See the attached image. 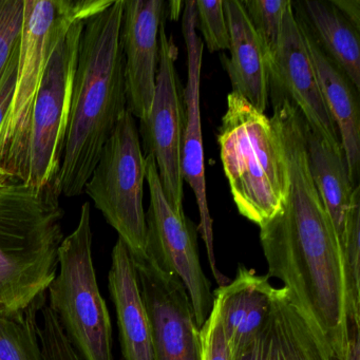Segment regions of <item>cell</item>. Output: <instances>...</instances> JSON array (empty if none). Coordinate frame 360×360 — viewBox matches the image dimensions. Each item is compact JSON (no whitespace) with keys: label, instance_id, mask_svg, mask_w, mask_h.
<instances>
[{"label":"cell","instance_id":"6da1fadb","mask_svg":"<svg viewBox=\"0 0 360 360\" xmlns=\"http://www.w3.org/2000/svg\"><path fill=\"white\" fill-rule=\"evenodd\" d=\"M271 102L288 193L275 216L260 226L266 276L283 282L321 333L334 360H343L349 320L342 248L309 172L304 119L288 98Z\"/></svg>","mask_w":360,"mask_h":360},{"label":"cell","instance_id":"7a4b0ae2","mask_svg":"<svg viewBox=\"0 0 360 360\" xmlns=\"http://www.w3.org/2000/svg\"><path fill=\"white\" fill-rule=\"evenodd\" d=\"M124 0L84 22L73 85L66 147L58 181L62 195L77 197L107 141L127 111L120 41Z\"/></svg>","mask_w":360,"mask_h":360},{"label":"cell","instance_id":"3957f363","mask_svg":"<svg viewBox=\"0 0 360 360\" xmlns=\"http://www.w3.org/2000/svg\"><path fill=\"white\" fill-rule=\"evenodd\" d=\"M58 179L44 187L0 172V305L28 309L46 296L64 240Z\"/></svg>","mask_w":360,"mask_h":360},{"label":"cell","instance_id":"277c9868","mask_svg":"<svg viewBox=\"0 0 360 360\" xmlns=\"http://www.w3.org/2000/svg\"><path fill=\"white\" fill-rule=\"evenodd\" d=\"M218 144L238 212L260 227L275 216L288 193L283 153L271 117L231 91Z\"/></svg>","mask_w":360,"mask_h":360},{"label":"cell","instance_id":"5b68a950","mask_svg":"<svg viewBox=\"0 0 360 360\" xmlns=\"http://www.w3.org/2000/svg\"><path fill=\"white\" fill-rule=\"evenodd\" d=\"M113 0H24L15 87L0 125V172L18 176L35 100L58 39L77 22L106 10Z\"/></svg>","mask_w":360,"mask_h":360},{"label":"cell","instance_id":"8992f818","mask_svg":"<svg viewBox=\"0 0 360 360\" xmlns=\"http://www.w3.org/2000/svg\"><path fill=\"white\" fill-rule=\"evenodd\" d=\"M92 246L91 208L86 202L77 227L60 244L48 307L82 359L113 360L112 323L98 288Z\"/></svg>","mask_w":360,"mask_h":360},{"label":"cell","instance_id":"52a82bcc","mask_svg":"<svg viewBox=\"0 0 360 360\" xmlns=\"http://www.w3.org/2000/svg\"><path fill=\"white\" fill-rule=\"evenodd\" d=\"M145 181L146 163L140 134L136 119L126 111L105 144L84 193L134 258L146 256Z\"/></svg>","mask_w":360,"mask_h":360},{"label":"cell","instance_id":"ba28073f","mask_svg":"<svg viewBox=\"0 0 360 360\" xmlns=\"http://www.w3.org/2000/svg\"><path fill=\"white\" fill-rule=\"evenodd\" d=\"M84 22H75L58 39L35 100L18 174V179L31 186H46L60 174Z\"/></svg>","mask_w":360,"mask_h":360},{"label":"cell","instance_id":"9c48e42d","mask_svg":"<svg viewBox=\"0 0 360 360\" xmlns=\"http://www.w3.org/2000/svg\"><path fill=\"white\" fill-rule=\"evenodd\" d=\"M145 163L150 191L146 212V256L180 278L201 328L212 311L214 294L200 261L198 227L186 214L176 212L166 199L153 155H146Z\"/></svg>","mask_w":360,"mask_h":360},{"label":"cell","instance_id":"30bf717a","mask_svg":"<svg viewBox=\"0 0 360 360\" xmlns=\"http://www.w3.org/2000/svg\"><path fill=\"white\" fill-rule=\"evenodd\" d=\"M176 56L178 49L162 24L155 98L148 117L140 121L139 134L145 157L153 155L157 164L166 199L176 212L185 214L182 176L185 106L176 73Z\"/></svg>","mask_w":360,"mask_h":360},{"label":"cell","instance_id":"8fae6325","mask_svg":"<svg viewBox=\"0 0 360 360\" xmlns=\"http://www.w3.org/2000/svg\"><path fill=\"white\" fill-rule=\"evenodd\" d=\"M131 258L150 326L153 360H202L201 332L180 278L147 256Z\"/></svg>","mask_w":360,"mask_h":360},{"label":"cell","instance_id":"7c38bea8","mask_svg":"<svg viewBox=\"0 0 360 360\" xmlns=\"http://www.w3.org/2000/svg\"><path fill=\"white\" fill-rule=\"evenodd\" d=\"M269 73L271 94L288 98L311 131L332 146L341 147L338 130L322 98L292 1L284 14L279 45L269 60Z\"/></svg>","mask_w":360,"mask_h":360},{"label":"cell","instance_id":"4fadbf2b","mask_svg":"<svg viewBox=\"0 0 360 360\" xmlns=\"http://www.w3.org/2000/svg\"><path fill=\"white\" fill-rule=\"evenodd\" d=\"M182 33L187 50V82L183 92L185 106V126L183 134L182 176L195 193L199 208L200 224L198 231L206 246L210 269L220 286L231 282L219 271L214 250L212 219L206 193L205 166H204L203 136L200 111V82H201L203 41L197 32L195 0L184 3Z\"/></svg>","mask_w":360,"mask_h":360},{"label":"cell","instance_id":"5bb4252c","mask_svg":"<svg viewBox=\"0 0 360 360\" xmlns=\"http://www.w3.org/2000/svg\"><path fill=\"white\" fill-rule=\"evenodd\" d=\"M166 6L164 0H124L120 41L127 111L140 121L148 117L155 98L160 27L167 15Z\"/></svg>","mask_w":360,"mask_h":360},{"label":"cell","instance_id":"9a60e30c","mask_svg":"<svg viewBox=\"0 0 360 360\" xmlns=\"http://www.w3.org/2000/svg\"><path fill=\"white\" fill-rule=\"evenodd\" d=\"M231 360H334L321 333L286 288L276 290L273 307L257 336Z\"/></svg>","mask_w":360,"mask_h":360},{"label":"cell","instance_id":"2e32d148","mask_svg":"<svg viewBox=\"0 0 360 360\" xmlns=\"http://www.w3.org/2000/svg\"><path fill=\"white\" fill-rule=\"evenodd\" d=\"M296 18L317 75L322 98L338 130L349 180L352 184L358 185L360 164L359 91L354 87L347 75L322 51L298 13Z\"/></svg>","mask_w":360,"mask_h":360},{"label":"cell","instance_id":"e0dca14e","mask_svg":"<svg viewBox=\"0 0 360 360\" xmlns=\"http://www.w3.org/2000/svg\"><path fill=\"white\" fill-rule=\"evenodd\" d=\"M225 18L229 32V53L222 56L233 92L243 96L260 112L269 103V62L241 0H225Z\"/></svg>","mask_w":360,"mask_h":360},{"label":"cell","instance_id":"ac0fdd59","mask_svg":"<svg viewBox=\"0 0 360 360\" xmlns=\"http://www.w3.org/2000/svg\"><path fill=\"white\" fill-rule=\"evenodd\" d=\"M277 288L266 275L240 264L237 276L212 294L218 301L225 338L231 354L243 349L266 321Z\"/></svg>","mask_w":360,"mask_h":360},{"label":"cell","instance_id":"d6986e66","mask_svg":"<svg viewBox=\"0 0 360 360\" xmlns=\"http://www.w3.org/2000/svg\"><path fill=\"white\" fill-rule=\"evenodd\" d=\"M108 288L117 314L123 360H153V340L129 250L117 239L111 254Z\"/></svg>","mask_w":360,"mask_h":360},{"label":"cell","instance_id":"ffe728a7","mask_svg":"<svg viewBox=\"0 0 360 360\" xmlns=\"http://www.w3.org/2000/svg\"><path fill=\"white\" fill-rule=\"evenodd\" d=\"M305 142L311 179L343 248L354 217L360 210L359 186L349 180L342 147L328 144L307 123Z\"/></svg>","mask_w":360,"mask_h":360},{"label":"cell","instance_id":"44dd1931","mask_svg":"<svg viewBox=\"0 0 360 360\" xmlns=\"http://www.w3.org/2000/svg\"><path fill=\"white\" fill-rule=\"evenodd\" d=\"M297 13L322 51L360 90L359 29L356 28L330 0H304Z\"/></svg>","mask_w":360,"mask_h":360},{"label":"cell","instance_id":"7402d4cb","mask_svg":"<svg viewBox=\"0 0 360 360\" xmlns=\"http://www.w3.org/2000/svg\"><path fill=\"white\" fill-rule=\"evenodd\" d=\"M46 296L22 311L0 305V360H44L37 313Z\"/></svg>","mask_w":360,"mask_h":360},{"label":"cell","instance_id":"603a6c76","mask_svg":"<svg viewBox=\"0 0 360 360\" xmlns=\"http://www.w3.org/2000/svg\"><path fill=\"white\" fill-rule=\"evenodd\" d=\"M241 3L262 43L269 62L279 45L284 14L290 0H241Z\"/></svg>","mask_w":360,"mask_h":360},{"label":"cell","instance_id":"cb8c5ba5","mask_svg":"<svg viewBox=\"0 0 360 360\" xmlns=\"http://www.w3.org/2000/svg\"><path fill=\"white\" fill-rule=\"evenodd\" d=\"M349 326H360V210L356 212L342 248Z\"/></svg>","mask_w":360,"mask_h":360},{"label":"cell","instance_id":"d4e9b609","mask_svg":"<svg viewBox=\"0 0 360 360\" xmlns=\"http://www.w3.org/2000/svg\"><path fill=\"white\" fill-rule=\"evenodd\" d=\"M197 30L203 35L210 52L229 51V32L223 0H195Z\"/></svg>","mask_w":360,"mask_h":360},{"label":"cell","instance_id":"484cf974","mask_svg":"<svg viewBox=\"0 0 360 360\" xmlns=\"http://www.w3.org/2000/svg\"><path fill=\"white\" fill-rule=\"evenodd\" d=\"M24 0H0V79L20 45Z\"/></svg>","mask_w":360,"mask_h":360},{"label":"cell","instance_id":"4316f807","mask_svg":"<svg viewBox=\"0 0 360 360\" xmlns=\"http://www.w3.org/2000/svg\"><path fill=\"white\" fill-rule=\"evenodd\" d=\"M41 313L39 335L44 360H83L73 349L48 304L44 305Z\"/></svg>","mask_w":360,"mask_h":360},{"label":"cell","instance_id":"83f0119b","mask_svg":"<svg viewBox=\"0 0 360 360\" xmlns=\"http://www.w3.org/2000/svg\"><path fill=\"white\" fill-rule=\"evenodd\" d=\"M202 360H231V352L225 338L218 301L214 298L212 311L200 328Z\"/></svg>","mask_w":360,"mask_h":360},{"label":"cell","instance_id":"f1b7e54d","mask_svg":"<svg viewBox=\"0 0 360 360\" xmlns=\"http://www.w3.org/2000/svg\"><path fill=\"white\" fill-rule=\"evenodd\" d=\"M18 47L16 48L15 51L12 54L11 60H10L9 64H8L7 69H6L3 77L0 79V125L3 123L6 115H7L12 96H13L16 73H18Z\"/></svg>","mask_w":360,"mask_h":360},{"label":"cell","instance_id":"f546056e","mask_svg":"<svg viewBox=\"0 0 360 360\" xmlns=\"http://www.w3.org/2000/svg\"><path fill=\"white\" fill-rule=\"evenodd\" d=\"M356 28L360 30V1L359 0H330Z\"/></svg>","mask_w":360,"mask_h":360},{"label":"cell","instance_id":"4dcf8cb0","mask_svg":"<svg viewBox=\"0 0 360 360\" xmlns=\"http://www.w3.org/2000/svg\"><path fill=\"white\" fill-rule=\"evenodd\" d=\"M343 360H360V326H349V341Z\"/></svg>","mask_w":360,"mask_h":360},{"label":"cell","instance_id":"1f68e13d","mask_svg":"<svg viewBox=\"0 0 360 360\" xmlns=\"http://www.w3.org/2000/svg\"><path fill=\"white\" fill-rule=\"evenodd\" d=\"M182 1H170V3H167L166 9H167V15L169 16L170 20H178L179 16L182 13Z\"/></svg>","mask_w":360,"mask_h":360}]
</instances>
